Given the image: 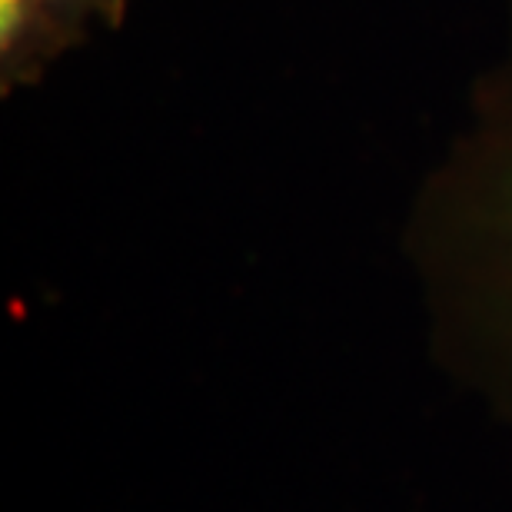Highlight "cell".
Segmentation results:
<instances>
[{
    "instance_id": "obj_2",
    "label": "cell",
    "mask_w": 512,
    "mask_h": 512,
    "mask_svg": "<svg viewBox=\"0 0 512 512\" xmlns=\"http://www.w3.org/2000/svg\"><path fill=\"white\" fill-rule=\"evenodd\" d=\"M74 34L44 0H0V87L4 94L44 77V70L74 47Z\"/></svg>"
},
{
    "instance_id": "obj_1",
    "label": "cell",
    "mask_w": 512,
    "mask_h": 512,
    "mask_svg": "<svg viewBox=\"0 0 512 512\" xmlns=\"http://www.w3.org/2000/svg\"><path fill=\"white\" fill-rule=\"evenodd\" d=\"M406 250L439 360L512 423V20L416 193Z\"/></svg>"
},
{
    "instance_id": "obj_3",
    "label": "cell",
    "mask_w": 512,
    "mask_h": 512,
    "mask_svg": "<svg viewBox=\"0 0 512 512\" xmlns=\"http://www.w3.org/2000/svg\"><path fill=\"white\" fill-rule=\"evenodd\" d=\"M44 4L80 37L90 27H117L127 10V0H44Z\"/></svg>"
}]
</instances>
